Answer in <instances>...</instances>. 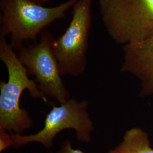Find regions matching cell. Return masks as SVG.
Instances as JSON below:
<instances>
[{
	"mask_svg": "<svg viewBox=\"0 0 153 153\" xmlns=\"http://www.w3.org/2000/svg\"><path fill=\"white\" fill-rule=\"evenodd\" d=\"M0 60L8 73L7 81L0 82V128L11 134H22L33 124L27 111L20 105L22 93L27 89L33 98H41L47 103L48 101L38 85L28 78L27 69L2 36H0Z\"/></svg>",
	"mask_w": 153,
	"mask_h": 153,
	"instance_id": "6da1fadb",
	"label": "cell"
},
{
	"mask_svg": "<svg viewBox=\"0 0 153 153\" xmlns=\"http://www.w3.org/2000/svg\"><path fill=\"white\" fill-rule=\"evenodd\" d=\"M52 104L53 107L46 115L44 126L40 131L28 136L11 134L13 147L20 148L37 142L50 149L53 146L56 136L62 131L68 129L76 131L78 141L86 143L90 141L94 126L88 112V101L79 102L76 99L71 98L59 106Z\"/></svg>",
	"mask_w": 153,
	"mask_h": 153,
	"instance_id": "5b68a950",
	"label": "cell"
},
{
	"mask_svg": "<svg viewBox=\"0 0 153 153\" xmlns=\"http://www.w3.org/2000/svg\"><path fill=\"white\" fill-rule=\"evenodd\" d=\"M122 72L129 73L141 82L140 95L153 94V36L141 42L123 46Z\"/></svg>",
	"mask_w": 153,
	"mask_h": 153,
	"instance_id": "52a82bcc",
	"label": "cell"
},
{
	"mask_svg": "<svg viewBox=\"0 0 153 153\" xmlns=\"http://www.w3.org/2000/svg\"><path fill=\"white\" fill-rule=\"evenodd\" d=\"M76 0H67L53 7H45L30 0H0V33L10 36V45L19 50L56 21L64 19Z\"/></svg>",
	"mask_w": 153,
	"mask_h": 153,
	"instance_id": "7a4b0ae2",
	"label": "cell"
},
{
	"mask_svg": "<svg viewBox=\"0 0 153 153\" xmlns=\"http://www.w3.org/2000/svg\"><path fill=\"white\" fill-rule=\"evenodd\" d=\"M53 34L47 30L40 35L38 42L23 46L18 52V57L27 69L28 74L33 75L39 89L60 103L70 98V94L64 85L59 66L56 58L53 44Z\"/></svg>",
	"mask_w": 153,
	"mask_h": 153,
	"instance_id": "8992f818",
	"label": "cell"
},
{
	"mask_svg": "<svg viewBox=\"0 0 153 153\" xmlns=\"http://www.w3.org/2000/svg\"><path fill=\"white\" fill-rule=\"evenodd\" d=\"M104 27L117 44L141 42L153 36V0H99Z\"/></svg>",
	"mask_w": 153,
	"mask_h": 153,
	"instance_id": "3957f363",
	"label": "cell"
},
{
	"mask_svg": "<svg viewBox=\"0 0 153 153\" xmlns=\"http://www.w3.org/2000/svg\"><path fill=\"white\" fill-rule=\"evenodd\" d=\"M85 153L79 149H74L73 148L71 142L66 140L62 143L60 150L56 153Z\"/></svg>",
	"mask_w": 153,
	"mask_h": 153,
	"instance_id": "30bf717a",
	"label": "cell"
},
{
	"mask_svg": "<svg viewBox=\"0 0 153 153\" xmlns=\"http://www.w3.org/2000/svg\"><path fill=\"white\" fill-rule=\"evenodd\" d=\"M108 153H153L148 133L140 128H132L124 134L123 141Z\"/></svg>",
	"mask_w": 153,
	"mask_h": 153,
	"instance_id": "ba28073f",
	"label": "cell"
},
{
	"mask_svg": "<svg viewBox=\"0 0 153 153\" xmlns=\"http://www.w3.org/2000/svg\"><path fill=\"white\" fill-rule=\"evenodd\" d=\"M93 1L76 0L71 7L72 18L69 26L55 39L53 49L62 76H78L86 70Z\"/></svg>",
	"mask_w": 153,
	"mask_h": 153,
	"instance_id": "277c9868",
	"label": "cell"
},
{
	"mask_svg": "<svg viewBox=\"0 0 153 153\" xmlns=\"http://www.w3.org/2000/svg\"><path fill=\"white\" fill-rule=\"evenodd\" d=\"M31 1H33V2L38 4L41 5H43L45 4L48 2L50 0H30Z\"/></svg>",
	"mask_w": 153,
	"mask_h": 153,
	"instance_id": "8fae6325",
	"label": "cell"
},
{
	"mask_svg": "<svg viewBox=\"0 0 153 153\" xmlns=\"http://www.w3.org/2000/svg\"><path fill=\"white\" fill-rule=\"evenodd\" d=\"M6 131L4 128H0V152H2L6 149L13 146L11 136Z\"/></svg>",
	"mask_w": 153,
	"mask_h": 153,
	"instance_id": "9c48e42d",
	"label": "cell"
}]
</instances>
